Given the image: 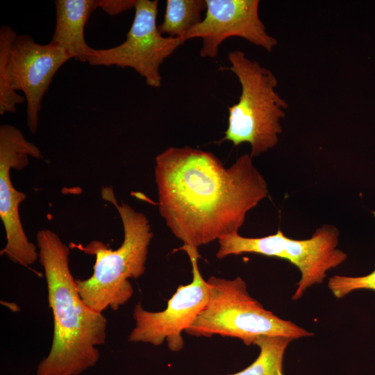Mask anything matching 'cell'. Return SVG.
I'll return each instance as SVG.
<instances>
[{
	"label": "cell",
	"mask_w": 375,
	"mask_h": 375,
	"mask_svg": "<svg viewBox=\"0 0 375 375\" xmlns=\"http://www.w3.org/2000/svg\"><path fill=\"white\" fill-rule=\"evenodd\" d=\"M373 214L375 217V212H373ZM328 288L338 299L357 290L367 289L375 291V269L362 276H333L328 279Z\"/></svg>",
	"instance_id": "9a60e30c"
},
{
	"label": "cell",
	"mask_w": 375,
	"mask_h": 375,
	"mask_svg": "<svg viewBox=\"0 0 375 375\" xmlns=\"http://www.w3.org/2000/svg\"><path fill=\"white\" fill-rule=\"evenodd\" d=\"M207 283V303L185 331L190 335H219L238 338L251 345L261 335H282L294 340L312 335L264 308L250 296L246 283L239 276L232 280L211 276Z\"/></svg>",
	"instance_id": "8992f818"
},
{
	"label": "cell",
	"mask_w": 375,
	"mask_h": 375,
	"mask_svg": "<svg viewBox=\"0 0 375 375\" xmlns=\"http://www.w3.org/2000/svg\"><path fill=\"white\" fill-rule=\"evenodd\" d=\"M292 338L282 335H261L253 344L260 349L256 360L246 369L230 375H283V360Z\"/></svg>",
	"instance_id": "5bb4252c"
},
{
	"label": "cell",
	"mask_w": 375,
	"mask_h": 375,
	"mask_svg": "<svg viewBox=\"0 0 375 375\" xmlns=\"http://www.w3.org/2000/svg\"><path fill=\"white\" fill-rule=\"evenodd\" d=\"M102 199L115 206L124 228V240L117 249L99 240L85 246L73 244L85 254L95 257L93 273L85 280L76 279L79 295L96 312L107 308L116 311L132 297L128 278H138L145 272L149 246L153 237L147 217L127 203L119 204L112 188L103 187Z\"/></svg>",
	"instance_id": "3957f363"
},
{
	"label": "cell",
	"mask_w": 375,
	"mask_h": 375,
	"mask_svg": "<svg viewBox=\"0 0 375 375\" xmlns=\"http://www.w3.org/2000/svg\"><path fill=\"white\" fill-rule=\"evenodd\" d=\"M154 175L161 217L183 245L195 249L238 233L268 194L247 153L226 168L211 152L172 147L156 156Z\"/></svg>",
	"instance_id": "6da1fadb"
},
{
	"label": "cell",
	"mask_w": 375,
	"mask_h": 375,
	"mask_svg": "<svg viewBox=\"0 0 375 375\" xmlns=\"http://www.w3.org/2000/svg\"><path fill=\"white\" fill-rule=\"evenodd\" d=\"M28 156L41 159L38 147L29 142L22 132L11 124L0 126V217L3 222L6 244L1 250L12 262L24 267L39 258L35 244L30 242L22 227L19 205L26 194L12 184L10 169L22 170L28 165Z\"/></svg>",
	"instance_id": "30bf717a"
},
{
	"label": "cell",
	"mask_w": 375,
	"mask_h": 375,
	"mask_svg": "<svg viewBox=\"0 0 375 375\" xmlns=\"http://www.w3.org/2000/svg\"><path fill=\"white\" fill-rule=\"evenodd\" d=\"M56 26L49 42L65 50L76 60L86 62L94 48L85 40L84 30L90 15L99 8V0H56Z\"/></svg>",
	"instance_id": "7c38bea8"
},
{
	"label": "cell",
	"mask_w": 375,
	"mask_h": 375,
	"mask_svg": "<svg viewBox=\"0 0 375 375\" xmlns=\"http://www.w3.org/2000/svg\"><path fill=\"white\" fill-rule=\"evenodd\" d=\"M158 5L157 0H136L134 19L126 40L112 48L94 49L87 62L130 67L144 78L147 85L160 87V65L184 42L160 33L156 24Z\"/></svg>",
	"instance_id": "ba28073f"
},
{
	"label": "cell",
	"mask_w": 375,
	"mask_h": 375,
	"mask_svg": "<svg viewBox=\"0 0 375 375\" xmlns=\"http://www.w3.org/2000/svg\"><path fill=\"white\" fill-rule=\"evenodd\" d=\"M70 56L51 42L38 44L8 26L0 28V115L15 112L26 101V122L36 133L45 93L60 67Z\"/></svg>",
	"instance_id": "277c9868"
},
{
	"label": "cell",
	"mask_w": 375,
	"mask_h": 375,
	"mask_svg": "<svg viewBox=\"0 0 375 375\" xmlns=\"http://www.w3.org/2000/svg\"><path fill=\"white\" fill-rule=\"evenodd\" d=\"M233 72L241 85L238 101L228 108V127L219 140L233 146L251 145V156H258L274 147L282 133L280 119L288 103L276 91L277 79L269 69L247 58L240 50L228 53Z\"/></svg>",
	"instance_id": "5b68a950"
},
{
	"label": "cell",
	"mask_w": 375,
	"mask_h": 375,
	"mask_svg": "<svg viewBox=\"0 0 375 375\" xmlns=\"http://www.w3.org/2000/svg\"><path fill=\"white\" fill-rule=\"evenodd\" d=\"M339 235L338 229L329 224L317 228L306 240L290 238L281 230L261 238H246L234 233L218 239L219 246L216 256L222 259L230 255L253 253L290 262L301 275L292 297V300H297L308 288L322 283L328 270L347 259V253L337 248Z\"/></svg>",
	"instance_id": "52a82bcc"
},
{
	"label": "cell",
	"mask_w": 375,
	"mask_h": 375,
	"mask_svg": "<svg viewBox=\"0 0 375 375\" xmlns=\"http://www.w3.org/2000/svg\"><path fill=\"white\" fill-rule=\"evenodd\" d=\"M178 249L185 251L189 256L192 281L178 287L162 311H148L140 303H137L133 312L135 326L128 335V341L154 346L167 341L171 351H178L183 349L182 332L190 327L206 305L208 287L199 269L198 249L183 245Z\"/></svg>",
	"instance_id": "9c48e42d"
},
{
	"label": "cell",
	"mask_w": 375,
	"mask_h": 375,
	"mask_svg": "<svg viewBox=\"0 0 375 375\" xmlns=\"http://www.w3.org/2000/svg\"><path fill=\"white\" fill-rule=\"evenodd\" d=\"M36 241L53 317L51 347L36 375H79L99 360L97 347L106 342L107 319L81 299L69 268V247L59 235L42 229Z\"/></svg>",
	"instance_id": "7a4b0ae2"
},
{
	"label": "cell",
	"mask_w": 375,
	"mask_h": 375,
	"mask_svg": "<svg viewBox=\"0 0 375 375\" xmlns=\"http://www.w3.org/2000/svg\"><path fill=\"white\" fill-rule=\"evenodd\" d=\"M258 0H206L201 22L185 35L183 40L201 38L200 56L215 58L219 45L230 37H240L270 52L277 41L269 35L259 17Z\"/></svg>",
	"instance_id": "8fae6325"
},
{
	"label": "cell",
	"mask_w": 375,
	"mask_h": 375,
	"mask_svg": "<svg viewBox=\"0 0 375 375\" xmlns=\"http://www.w3.org/2000/svg\"><path fill=\"white\" fill-rule=\"evenodd\" d=\"M136 0H99V8L110 15H115L135 6Z\"/></svg>",
	"instance_id": "2e32d148"
},
{
	"label": "cell",
	"mask_w": 375,
	"mask_h": 375,
	"mask_svg": "<svg viewBox=\"0 0 375 375\" xmlns=\"http://www.w3.org/2000/svg\"><path fill=\"white\" fill-rule=\"evenodd\" d=\"M206 10V0H167L162 22L158 26L160 33L169 37L180 38L201 20V13Z\"/></svg>",
	"instance_id": "4fadbf2b"
}]
</instances>
